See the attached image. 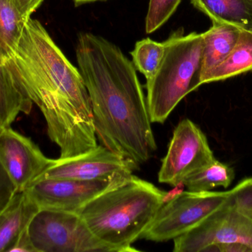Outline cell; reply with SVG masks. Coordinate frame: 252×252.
Here are the masks:
<instances>
[{
  "label": "cell",
  "mask_w": 252,
  "mask_h": 252,
  "mask_svg": "<svg viewBox=\"0 0 252 252\" xmlns=\"http://www.w3.org/2000/svg\"><path fill=\"white\" fill-rule=\"evenodd\" d=\"M21 91L39 108L60 158L97 146L91 101L79 69L63 54L41 22L28 19L16 48L4 59Z\"/></svg>",
  "instance_id": "obj_1"
},
{
  "label": "cell",
  "mask_w": 252,
  "mask_h": 252,
  "mask_svg": "<svg viewBox=\"0 0 252 252\" xmlns=\"http://www.w3.org/2000/svg\"><path fill=\"white\" fill-rule=\"evenodd\" d=\"M76 59L97 140L139 169L157 150V143L133 62L116 44L91 33L78 36Z\"/></svg>",
  "instance_id": "obj_2"
},
{
  "label": "cell",
  "mask_w": 252,
  "mask_h": 252,
  "mask_svg": "<svg viewBox=\"0 0 252 252\" xmlns=\"http://www.w3.org/2000/svg\"><path fill=\"white\" fill-rule=\"evenodd\" d=\"M164 194L132 175L99 194L78 214L96 238L114 252H137L131 245L154 220Z\"/></svg>",
  "instance_id": "obj_3"
},
{
  "label": "cell",
  "mask_w": 252,
  "mask_h": 252,
  "mask_svg": "<svg viewBox=\"0 0 252 252\" xmlns=\"http://www.w3.org/2000/svg\"><path fill=\"white\" fill-rule=\"evenodd\" d=\"M164 42L161 63L147 80V105L152 123L163 124L179 102L200 86L202 34L173 33Z\"/></svg>",
  "instance_id": "obj_4"
},
{
  "label": "cell",
  "mask_w": 252,
  "mask_h": 252,
  "mask_svg": "<svg viewBox=\"0 0 252 252\" xmlns=\"http://www.w3.org/2000/svg\"><path fill=\"white\" fill-rule=\"evenodd\" d=\"M27 230L35 252H115L78 213L39 210Z\"/></svg>",
  "instance_id": "obj_5"
},
{
  "label": "cell",
  "mask_w": 252,
  "mask_h": 252,
  "mask_svg": "<svg viewBox=\"0 0 252 252\" xmlns=\"http://www.w3.org/2000/svg\"><path fill=\"white\" fill-rule=\"evenodd\" d=\"M232 194L226 192H183L162 204L140 239L165 242L187 233L220 210Z\"/></svg>",
  "instance_id": "obj_6"
},
{
  "label": "cell",
  "mask_w": 252,
  "mask_h": 252,
  "mask_svg": "<svg viewBox=\"0 0 252 252\" xmlns=\"http://www.w3.org/2000/svg\"><path fill=\"white\" fill-rule=\"evenodd\" d=\"M173 241L174 252H204L227 243L245 244L252 250V213L234 204L231 194L220 210Z\"/></svg>",
  "instance_id": "obj_7"
},
{
  "label": "cell",
  "mask_w": 252,
  "mask_h": 252,
  "mask_svg": "<svg viewBox=\"0 0 252 252\" xmlns=\"http://www.w3.org/2000/svg\"><path fill=\"white\" fill-rule=\"evenodd\" d=\"M215 160L204 133L195 123L185 118L173 131L167 154L161 161L158 182L175 186Z\"/></svg>",
  "instance_id": "obj_8"
},
{
  "label": "cell",
  "mask_w": 252,
  "mask_h": 252,
  "mask_svg": "<svg viewBox=\"0 0 252 252\" xmlns=\"http://www.w3.org/2000/svg\"><path fill=\"white\" fill-rule=\"evenodd\" d=\"M136 170L138 169L130 161L100 144L77 156L55 159L54 164L38 180L56 179L122 181L132 176Z\"/></svg>",
  "instance_id": "obj_9"
},
{
  "label": "cell",
  "mask_w": 252,
  "mask_h": 252,
  "mask_svg": "<svg viewBox=\"0 0 252 252\" xmlns=\"http://www.w3.org/2000/svg\"><path fill=\"white\" fill-rule=\"evenodd\" d=\"M54 162L30 138L11 127L0 133V163L18 192L28 189Z\"/></svg>",
  "instance_id": "obj_10"
},
{
  "label": "cell",
  "mask_w": 252,
  "mask_h": 252,
  "mask_svg": "<svg viewBox=\"0 0 252 252\" xmlns=\"http://www.w3.org/2000/svg\"><path fill=\"white\" fill-rule=\"evenodd\" d=\"M122 181L39 179L32 183L25 192L39 210L78 213L99 194Z\"/></svg>",
  "instance_id": "obj_11"
},
{
  "label": "cell",
  "mask_w": 252,
  "mask_h": 252,
  "mask_svg": "<svg viewBox=\"0 0 252 252\" xmlns=\"http://www.w3.org/2000/svg\"><path fill=\"white\" fill-rule=\"evenodd\" d=\"M38 210V206L25 191L15 194L0 213V252H7L18 237L27 229Z\"/></svg>",
  "instance_id": "obj_12"
},
{
  "label": "cell",
  "mask_w": 252,
  "mask_h": 252,
  "mask_svg": "<svg viewBox=\"0 0 252 252\" xmlns=\"http://www.w3.org/2000/svg\"><path fill=\"white\" fill-rule=\"evenodd\" d=\"M213 23V26L202 34L204 47L200 85L204 84L206 77L227 57L236 44L242 30L230 24Z\"/></svg>",
  "instance_id": "obj_13"
},
{
  "label": "cell",
  "mask_w": 252,
  "mask_h": 252,
  "mask_svg": "<svg viewBox=\"0 0 252 252\" xmlns=\"http://www.w3.org/2000/svg\"><path fill=\"white\" fill-rule=\"evenodd\" d=\"M213 22L252 30V0H190Z\"/></svg>",
  "instance_id": "obj_14"
},
{
  "label": "cell",
  "mask_w": 252,
  "mask_h": 252,
  "mask_svg": "<svg viewBox=\"0 0 252 252\" xmlns=\"http://www.w3.org/2000/svg\"><path fill=\"white\" fill-rule=\"evenodd\" d=\"M252 71V30H241L227 57L206 77L204 84L222 81Z\"/></svg>",
  "instance_id": "obj_15"
},
{
  "label": "cell",
  "mask_w": 252,
  "mask_h": 252,
  "mask_svg": "<svg viewBox=\"0 0 252 252\" xmlns=\"http://www.w3.org/2000/svg\"><path fill=\"white\" fill-rule=\"evenodd\" d=\"M32 102L13 81L7 68L0 62V124L10 127L20 113H31Z\"/></svg>",
  "instance_id": "obj_16"
},
{
  "label": "cell",
  "mask_w": 252,
  "mask_h": 252,
  "mask_svg": "<svg viewBox=\"0 0 252 252\" xmlns=\"http://www.w3.org/2000/svg\"><path fill=\"white\" fill-rule=\"evenodd\" d=\"M235 176L233 169L216 159L189 175L183 180V183L188 191L208 192L218 187L226 189L232 184Z\"/></svg>",
  "instance_id": "obj_17"
},
{
  "label": "cell",
  "mask_w": 252,
  "mask_h": 252,
  "mask_svg": "<svg viewBox=\"0 0 252 252\" xmlns=\"http://www.w3.org/2000/svg\"><path fill=\"white\" fill-rule=\"evenodd\" d=\"M26 21L10 0H0V57L1 63L16 48Z\"/></svg>",
  "instance_id": "obj_18"
},
{
  "label": "cell",
  "mask_w": 252,
  "mask_h": 252,
  "mask_svg": "<svg viewBox=\"0 0 252 252\" xmlns=\"http://www.w3.org/2000/svg\"><path fill=\"white\" fill-rule=\"evenodd\" d=\"M164 53V42H158L147 38L138 41L130 53L135 68L148 80L152 78L158 69Z\"/></svg>",
  "instance_id": "obj_19"
},
{
  "label": "cell",
  "mask_w": 252,
  "mask_h": 252,
  "mask_svg": "<svg viewBox=\"0 0 252 252\" xmlns=\"http://www.w3.org/2000/svg\"><path fill=\"white\" fill-rule=\"evenodd\" d=\"M182 0H150L145 19V31L152 34L161 28L176 12Z\"/></svg>",
  "instance_id": "obj_20"
},
{
  "label": "cell",
  "mask_w": 252,
  "mask_h": 252,
  "mask_svg": "<svg viewBox=\"0 0 252 252\" xmlns=\"http://www.w3.org/2000/svg\"><path fill=\"white\" fill-rule=\"evenodd\" d=\"M17 192L16 186L0 163V213L7 207Z\"/></svg>",
  "instance_id": "obj_21"
},
{
  "label": "cell",
  "mask_w": 252,
  "mask_h": 252,
  "mask_svg": "<svg viewBox=\"0 0 252 252\" xmlns=\"http://www.w3.org/2000/svg\"><path fill=\"white\" fill-rule=\"evenodd\" d=\"M44 0H10L22 17L28 20L31 15L44 2Z\"/></svg>",
  "instance_id": "obj_22"
},
{
  "label": "cell",
  "mask_w": 252,
  "mask_h": 252,
  "mask_svg": "<svg viewBox=\"0 0 252 252\" xmlns=\"http://www.w3.org/2000/svg\"><path fill=\"white\" fill-rule=\"evenodd\" d=\"M7 252H35L27 229L18 237L17 239L10 246Z\"/></svg>",
  "instance_id": "obj_23"
},
{
  "label": "cell",
  "mask_w": 252,
  "mask_h": 252,
  "mask_svg": "<svg viewBox=\"0 0 252 252\" xmlns=\"http://www.w3.org/2000/svg\"><path fill=\"white\" fill-rule=\"evenodd\" d=\"M252 252V250L245 244H240V243H227V244H219L209 247L204 252Z\"/></svg>",
  "instance_id": "obj_24"
},
{
  "label": "cell",
  "mask_w": 252,
  "mask_h": 252,
  "mask_svg": "<svg viewBox=\"0 0 252 252\" xmlns=\"http://www.w3.org/2000/svg\"><path fill=\"white\" fill-rule=\"evenodd\" d=\"M185 188L186 187H185V183L183 182H180L178 184L173 186V188L171 190L169 191V192H165L164 198H163V204L171 201L173 198H176L178 195L185 192Z\"/></svg>",
  "instance_id": "obj_25"
},
{
  "label": "cell",
  "mask_w": 252,
  "mask_h": 252,
  "mask_svg": "<svg viewBox=\"0 0 252 252\" xmlns=\"http://www.w3.org/2000/svg\"><path fill=\"white\" fill-rule=\"evenodd\" d=\"M97 1H105V0H73L75 5H81V4H87V3L94 2Z\"/></svg>",
  "instance_id": "obj_26"
},
{
  "label": "cell",
  "mask_w": 252,
  "mask_h": 252,
  "mask_svg": "<svg viewBox=\"0 0 252 252\" xmlns=\"http://www.w3.org/2000/svg\"><path fill=\"white\" fill-rule=\"evenodd\" d=\"M3 129H4V127H3V126L1 125V124H0V133H1V131H2Z\"/></svg>",
  "instance_id": "obj_27"
},
{
  "label": "cell",
  "mask_w": 252,
  "mask_h": 252,
  "mask_svg": "<svg viewBox=\"0 0 252 252\" xmlns=\"http://www.w3.org/2000/svg\"><path fill=\"white\" fill-rule=\"evenodd\" d=\"M0 62H1V57H0Z\"/></svg>",
  "instance_id": "obj_28"
}]
</instances>
